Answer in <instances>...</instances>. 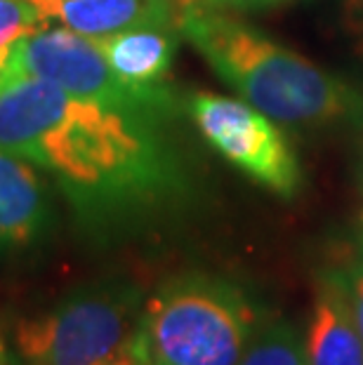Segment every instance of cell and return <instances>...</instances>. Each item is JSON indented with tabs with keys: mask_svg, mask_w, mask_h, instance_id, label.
<instances>
[{
	"mask_svg": "<svg viewBox=\"0 0 363 365\" xmlns=\"http://www.w3.org/2000/svg\"><path fill=\"white\" fill-rule=\"evenodd\" d=\"M142 113L34 76L0 73V149L55 173L76 203L90 210L142 203L163 186Z\"/></svg>",
	"mask_w": 363,
	"mask_h": 365,
	"instance_id": "obj_1",
	"label": "cell"
},
{
	"mask_svg": "<svg viewBox=\"0 0 363 365\" xmlns=\"http://www.w3.org/2000/svg\"><path fill=\"white\" fill-rule=\"evenodd\" d=\"M180 31L224 81L269 118L323 123L354 108V95L344 83L241 21L191 3Z\"/></svg>",
	"mask_w": 363,
	"mask_h": 365,
	"instance_id": "obj_2",
	"label": "cell"
},
{
	"mask_svg": "<svg viewBox=\"0 0 363 365\" xmlns=\"http://www.w3.org/2000/svg\"><path fill=\"white\" fill-rule=\"evenodd\" d=\"M260 316L238 285L205 274L170 278L144 299L128 365H238Z\"/></svg>",
	"mask_w": 363,
	"mask_h": 365,
	"instance_id": "obj_3",
	"label": "cell"
},
{
	"mask_svg": "<svg viewBox=\"0 0 363 365\" xmlns=\"http://www.w3.org/2000/svg\"><path fill=\"white\" fill-rule=\"evenodd\" d=\"M142 304V292L130 283L81 287L55 307L17 321V359L21 365H109L123 361Z\"/></svg>",
	"mask_w": 363,
	"mask_h": 365,
	"instance_id": "obj_4",
	"label": "cell"
},
{
	"mask_svg": "<svg viewBox=\"0 0 363 365\" xmlns=\"http://www.w3.org/2000/svg\"><path fill=\"white\" fill-rule=\"evenodd\" d=\"M3 71L50 81L71 95L133 111H149L158 102V90H140L123 83L111 71L95 38L66 26L41 29L17 41Z\"/></svg>",
	"mask_w": 363,
	"mask_h": 365,
	"instance_id": "obj_5",
	"label": "cell"
},
{
	"mask_svg": "<svg viewBox=\"0 0 363 365\" xmlns=\"http://www.w3.org/2000/svg\"><path fill=\"white\" fill-rule=\"evenodd\" d=\"M191 113L203 137L252 180L290 198L300 186L295 153L265 113L236 99L196 95Z\"/></svg>",
	"mask_w": 363,
	"mask_h": 365,
	"instance_id": "obj_6",
	"label": "cell"
},
{
	"mask_svg": "<svg viewBox=\"0 0 363 365\" xmlns=\"http://www.w3.org/2000/svg\"><path fill=\"white\" fill-rule=\"evenodd\" d=\"M45 21L88 38H102L126 29H180L184 10L196 0H31Z\"/></svg>",
	"mask_w": 363,
	"mask_h": 365,
	"instance_id": "obj_7",
	"label": "cell"
},
{
	"mask_svg": "<svg viewBox=\"0 0 363 365\" xmlns=\"http://www.w3.org/2000/svg\"><path fill=\"white\" fill-rule=\"evenodd\" d=\"M305 351L307 365H363V339L342 271H328L316 285Z\"/></svg>",
	"mask_w": 363,
	"mask_h": 365,
	"instance_id": "obj_8",
	"label": "cell"
},
{
	"mask_svg": "<svg viewBox=\"0 0 363 365\" xmlns=\"http://www.w3.org/2000/svg\"><path fill=\"white\" fill-rule=\"evenodd\" d=\"M48 193L31 160L0 149V250H24L48 227Z\"/></svg>",
	"mask_w": 363,
	"mask_h": 365,
	"instance_id": "obj_9",
	"label": "cell"
},
{
	"mask_svg": "<svg viewBox=\"0 0 363 365\" xmlns=\"http://www.w3.org/2000/svg\"><path fill=\"white\" fill-rule=\"evenodd\" d=\"M173 29L140 26L118 34L95 38L99 50L109 61L111 71L123 83L140 90H156V85L168 73L175 54Z\"/></svg>",
	"mask_w": 363,
	"mask_h": 365,
	"instance_id": "obj_10",
	"label": "cell"
},
{
	"mask_svg": "<svg viewBox=\"0 0 363 365\" xmlns=\"http://www.w3.org/2000/svg\"><path fill=\"white\" fill-rule=\"evenodd\" d=\"M238 365H307L305 337L288 321H265Z\"/></svg>",
	"mask_w": 363,
	"mask_h": 365,
	"instance_id": "obj_11",
	"label": "cell"
},
{
	"mask_svg": "<svg viewBox=\"0 0 363 365\" xmlns=\"http://www.w3.org/2000/svg\"><path fill=\"white\" fill-rule=\"evenodd\" d=\"M45 17L31 0H0V50L12 48L36 31L45 29Z\"/></svg>",
	"mask_w": 363,
	"mask_h": 365,
	"instance_id": "obj_12",
	"label": "cell"
},
{
	"mask_svg": "<svg viewBox=\"0 0 363 365\" xmlns=\"http://www.w3.org/2000/svg\"><path fill=\"white\" fill-rule=\"evenodd\" d=\"M342 276H344V283H347V292H349L354 321H357V328H359L361 339H363V243H361L359 257L342 271Z\"/></svg>",
	"mask_w": 363,
	"mask_h": 365,
	"instance_id": "obj_13",
	"label": "cell"
},
{
	"mask_svg": "<svg viewBox=\"0 0 363 365\" xmlns=\"http://www.w3.org/2000/svg\"><path fill=\"white\" fill-rule=\"evenodd\" d=\"M215 5H260V3H274V0H205Z\"/></svg>",
	"mask_w": 363,
	"mask_h": 365,
	"instance_id": "obj_14",
	"label": "cell"
},
{
	"mask_svg": "<svg viewBox=\"0 0 363 365\" xmlns=\"http://www.w3.org/2000/svg\"><path fill=\"white\" fill-rule=\"evenodd\" d=\"M0 365H12L10 363V354H7V346H5L3 337H0Z\"/></svg>",
	"mask_w": 363,
	"mask_h": 365,
	"instance_id": "obj_15",
	"label": "cell"
},
{
	"mask_svg": "<svg viewBox=\"0 0 363 365\" xmlns=\"http://www.w3.org/2000/svg\"><path fill=\"white\" fill-rule=\"evenodd\" d=\"M10 50H12V48H3V50H0V73H3V68H5V64H7V59H10Z\"/></svg>",
	"mask_w": 363,
	"mask_h": 365,
	"instance_id": "obj_16",
	"label": "cell"
},
{
	"mask_svg": "<svg viewBox=\"0 0 363 365\" xmlns=\"http://www.w3.org/2000/svg\"><path fill=\"white\" fill-rule=\"evenodd\" d=\"M109 365H128L126 361H116V363H109Z\"/></svg>",
	"mask_w": 363,
	"mask_h": 365,
	"instance_id": "obj_17",
	"label": "cell"
}]
</instances>
